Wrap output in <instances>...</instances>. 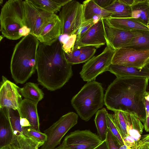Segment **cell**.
<instances>
[{
	"label": "cell",
	"instance_id": "obj_1",
	"mask_svg": "<svg viewBox=\"0 0 149 149\" xmlns=\"http://www.w3.org/2000/svg\"><path fill=\"white\" fill-rule=\"evenodd\" d=\"M149 78L116 77L108 86L104 95V105L113 111L134 113L144 123L146 113L144 95Z\"/></svg>",
	"mask_w": 149,
	"mask_h": 149
},
{
	"label": "cell",
	"instance_id": "obj_2",
	"mask_svg": "<svg viewBox=\"0 0 149 149\" xmlns=\"http://www.w3.org/2000/svg\"><path fill=\"white\" fill-rule=\"evenodd\" d=\"M37 80L48 90L62 88L73 75L72 65L67 62L58 39L49 45L40 43L36 58Z\"/></svg>",
	"mask_w": 149,
	"mask_h": 149
},
{
	"label": "cell",
	"instance_id": "obj_3",
	"mask_svg": "<svg viewBox=\"0 0 149 149\" xmlns=\"http://www.w3.org/2000/svg\"><path fill=\"white\" fill-rule=\"evenodd\" d=\"M40 42L29 34L15 45L10 62L12 77L17 84L25 83L36 70L37 51Z\"/></svg>",
	"mask_w": 149,
	"mask_h": 149
},
{
	"label": "cell",
	"instance_id": "obj_4",
	"mask_svg": "<svg viewBox=\"0 0 149 149\" xmlns=\"http://www.w3.org/2000/svg\"><path fill=\"white\" fill-rule=\"evenodd\" d=\"M0 31L6 38L15 40L29 34L25 26L23 1L9 0L3 6L0 15Z\"/></svg>",
	"mask_w": 149,
	"mask_h": 149
},
{
	"label": "cell",
	"instance_id": "obj_5",
	"mask_svg": "<svg viewBox=\"0 0 149 149\" xmlns=\"http://www.w3.org/2000/svg\"><path fill=\"white\" fill-rule=\"evenodd\" d=\"M104 90L102 84L95 80L87 82L71 100V104L78 116L87 121L104 103Z\"/></svg>",
	"mask_w": 149,
	"mask_h": 149
},
{
	"label": "cell",
	"instance_id": "obj_6",
	"mask_svg": "<svg viewBox=\"0 0 149 149\" xmlns=\"http://www.w3.org/2000/svg\"><path fill=\"white\" fill-rule=\"evenodd\" d=\"M58 16L61 22V35L76 34L85 22L83 5L78 1L70 0L62 8Z\"/></svg>",
	"mask_w": 149,
	"mask_h": 149
},
{
	"label": "cell",
	"instance_id": "obj_7",
	"mask_svg": "<svg viewBox=\"0 0 149 149\" xmlns=\"http://www.w3.org/2000/svg\"><path fill=\"white\" fill-rule=\"evenodd\" d=\"M78 115L70 112L63 115L50 127L44 131L47 139L40 149H54L60 144L63 137L77 123Z\"/></svg>",
	"mask_w": 149,
	"mask_h": 149
},
{
	"label": "cell",
	"instance_id": "obj_8",
	"mask_svg": "<svg viewBox=\"0 0 149 149\" xmlns=\"http://www.w3.org/2000/svg\"><path fill=\"white\" fill-rule=\"evenodd\" d=\"M106 45L101 53L93 56L83 66L80 74L84 81L95 80L98 76L108 71L111 64L115 50L107 42Z\"/></svg>",
	"mask_w": 149,
	"mask_h": 149
},
{
	"label": "cell",
	"instance_id": "obj_9",
	"mask_svg": "<svg viewBox=\"0 0 149 149\" xmlns=\"http://www.w3.org/2000/svg\"><path fill=\"white\" fill-rule=\"evenodd\" d=\"M6 109L13 134L11 144L15 149H38L41 146L40 143L30 135L26 127H22L18 110Z\"/></svg>",
	"mask_w": 149,
	"mask_h": 149
},
{
	"label": "cell",
	"instance_id": "obj_10",
	"mask_svg": "<svg viewBox=\"0 0 149 149\" xmlns=\"http://www.w3.org/2000/svg\"><path fill=\"white\" fill-rule=\"evenodd\" d=\"M24 22L29 34L37 38L46 24L56 14L39 8L28 0L23 1Z\"/></svg>",
	"mask_w": 149,
	"mask_h": 149
},
{
	"label": "cell",
	"instance_id": "obj_11",
	"mask_svg": "<svg viewBox=\"0 0 149 149\" xmlns=\"http://www.w3.org/2000/svg\"><path fill=\"white\" fill-rule=\"evenodd\" d=\"M102 141L89 130H77L66 136L56 149H94Z\"/></svg>",
	"mask_w": 149,
	"mask_h": 149
},
{
	"label": "cell",
	"instance_id": "obj_12",
	"mask_svg": "<svg viewBox=\"0 0 149 149\" xmlns=\"http://www.w3.org/2000/svg\"><path fill=\"white\" fill-rule=\"evenodd\" d=\"M149 61V50L123 47L115 50L111 64L142 69Z\"/></svg>",
	"mask_w": 149,
	"mask_h": 149
},
{
	"label": "cell",
	"instance_id": "obj_13",
	"mask_svg": "<svg viewBox=\"0 0 149 149\" xmlns=\"http://www.w3.org/2000/svg\"><path fill=\"white\" fill-rule=\"evenodd\" d=\"M0 88V109L8 108L18 110L22 100L20 88L2 76Z\"/></svg>",
	"mask_w": 149,
	"mask_h": 149
},
{
	"label": "cell",
	"instance_id": "obj_14",
	"mask_svg": "<svg viewBox=\"0 0 149 149\" xmlns=\"http://www.w3.org/2000/svg\"><path fill=\"white\" fill-rule=\"evenodd\" d=\"M106 43L104 19L101 18L91 27L80 40L75 42L74 49L89 46L97 49Z\"/></svg>",
	"mask_w": 149,
	"mask_h": 149
},
{
	"label": "cell",
	"instance_id": "obj_15",
	"mask_svg": "<svg viewBox=\"0 0 149 149\" xmlns=\"http://www.w3.org/2000/svg\"><path fill=\"white\" fill-rule=\"evenodd\" d=\"M104 24L106 42L115 50L125 47L133 38L141 34L139 30H125L109 26L104 22Z\"/></svg>",
	"mask_w": 149,
	"mask_h": 149
},
{
	"label": "cell",
	"instance_id": "obj_16",
	"mask_svg": "<svg viewBox=\"0 0 149 149\" xmlns=\"http://www.w3.org/2000/svg\"><path fill=\"white\" fill-rule=\"evenodd\" d=\"M124 112L127 134L123 139L124 144L132 148L141 140L144 126L139 118L134 113L127 111H124Z\"/></svg>",
	"mask_w": 149,
	"mask_h": 149
},
{
	"label": "cell",
	"instance_id": "obj_17",
	"mask_svg": "<svg viewBox=\"0 0 149 149\" xmlns=\"http://www.w3.org/2000/svg\"><path fill=\"white\" fill-rule=\"evenodd\" d=\"M61 29V21L56 15L46 24L37 38L40 43L51 45L59 39Z\"/></svg>",
	"mask_w": 149,
	"mask_h": 149
},
{
	"label": "cell",
	"instance_id": "obj_18",
	"mask_svg": "<svg viewBox=\"0 0 149 149\" xmlns=\"http://www.w3.org/2000/svg\"><path fill=\"white\" fill-rule=\"evenodd\" d=\"M37 104L24 99L20 103L18 111L20 117L26 118L29 121L31 125L30 127L40 132Z\"/></svg>",
	"mask_w": 149,
	"mask_h": 149
},
{
	"label": "cell",
	"instance_id": "obj_19",
	"mask_svg": "<svg viewBox=\"0 0 149 149\" xmlns=\"http://www.w3.org/2000/svg\"><path fill=\"white\" fill-rule=\"evenodd\" d=\"M104 19L106 24L112 27L129 31H149V26H146L133 18H116L110 17Z\"/></svg>",
	"mask_w": 149,
	"mask_h": 149
},
{
	"label": "cell",
	"instance_id": "obj_20",
	"mask_svg": "<svg viewBox=\"0 0 149 149\" xmlns=\"http://www.w3.org/2000/svg\"><path fill=\"white\" fill-rule=\"evenodd\" d=\"M116 77L149 78V71L145 67L142 69L111 64L108 71Z\"/></svg>",
	"mask_w": 149,
	"mask_h": 149
},
{
	"label": "cell",
	"instance_id": "obj_21",
	"mask_svg": "<svg viewBox=\"0 0 149 149\" xmlns=\"http://www.w3.org/2000/svg\"><path fill=\"white\" fill-rule=\"evenodd\" d=\"M13 138V132L6 109H0V148L10 144Z\"/></svg>",
	"mask_w": 149,
	"mask_h": 149
},
{
	"label": "cell",
	"instance_id": "obj_22",
	"mask_svg": "<svg viewBox=\"0 0 149 149\" xmlns=\"http://www.w3.org/2000/svg\"><path fill=\"white\" fill-rule=\"evenodd\" d=\"M85 21L93 19L103 18L111 17L112 13L99 6L94 0H86L83 2Z\"/></svg>",
	"mask_w": 149,
	"mask_h": 149
},
{
	"label": "cell",
	"instance_id": "obj_23",
	"mask_svg": "<svg viewBox=\"0 0 149 149\" xmlns=\"http://www.w3.org/2000/svg\"><path fill=\"white\" fill-rule=\"evenodd\" d=\"M131 7L132 18L149 26V0H135Z\"/></svg>",
	"mask_w": 149,
	"mask_h": 149
},
{
	"label": "cell",
	"instance_id": "obj_24",
	"mask_svg": "<svg viewBox=\"0 0 149 149\" xmlns=\"http://www.w3.org/2000/svg\"><path fill=\"white\" fill-rule=\"evenodd\" d=\"M36 7L49 13L56 14L70 0H28Z\"/></svg>",
	"mask_w": 149,
	"mask_h": 149
},
{
	"label": "cell",
	"instance_id": "obj_25",
	"mask_svg": "<svg viewBox=\"0 0 149 149\" xmlns=\"http://www.w3.org/2000/svg\"><path fill=\"white\" fill-rule=\"evenodd\" d=\"M19 92L24 99L38 104L44 96L43 92L38 87V84L31 82L26 83Z\"/></svg>",
	"mask_w": 149,
	"mask_h": 149
},
{
	"label": "cell",
	"instance_id": "obj_26",
	"mask_svg": "<svg viewBox=\"0 0 149 149\" xmlns=\"http://www.w3.org/2000/svg\"><path fill=\"white\" fill-rule=\"evenodd\" d=\"M112 13L111 17L116 18H132L131 6L120 0H115L113 3L104 8Z\"/></svg>",
	"mask_w": 149,
	"mask_h": 149
},
{
	"label": "cell",
	"instance_id": "obj_27",
	"mask_svg": "<svg viewBox=\"0 0 149 149\" xmlns=\"http://www.w3.org/2000/svg\"><path fill=\"white\" fill-rule=\"evenodd\" d=\"M107 113L104 108L98 110L96 113L94 120L98 135L102 141L106 139L108 129L106 117Z\"/></svg>",
	"mask_w": 149,
	"mask_h": 149
},
{
	"label": "cell",
	"instance_id": "obj_28",
	"mask_svg": "<svg viewBox=\"0 0 149 149\" xmlns=\"http://www.w3.org/2000/svg\"><path fill=\"white\" fill-rule=\"evenodd\" d=\"M141 34L134 38L125 47L138 51L149 50V31L139 30Z\"/></svg>",
	"mask_w": 149,
	"mask_h": 149
},
{
	"label": "cell",
	"instance_id": "obj_29",
	"mask_svg": "<svg viewBox=\"0 0 149 149\" xmlns=\"http://www.w3.org/2000/svg\"><path fill=\"white\" fill-rule=\"evenodd\" d=\"M113 112L114 122L123 139L127 134L126 122L124 111H116Z\"/></svg>",
	"mask_w": 149,
	"mask_h": 149
},
{
	"label": "cell",
	"instance_id": "obj_30",
	"mask_svg": "<svg viewBox=\"0 0 149 149\" xmlns=\"http://www.w3.org/2000/svg\"><path fill=\"white\" fill-rule=\"evenodd\" d=\"M106 117L108 129L120 145L124 144L123 139L114 122L113 114L107 113Z\"/></svg>",
	"mask_w": 149,
	"mask_h": 149
},
{
	"label": "cell",
	"instance_id": "obj_31",
	"mask_svg": "<svg viewBox=\"0 0 149 149\" xmlns=\"http://www.w3.org/2000/svg\"><path fill=\"white\" fill-rule=\"evenodd\" d=\"M96 51V49L91 47L88 50L83 53L77 57L67 60L70 64L72 65L86 62L92 58Z\"/></svg>",
	"mask_w": 149,
	"mask_h": 149
},
{
	"label": "cell",
	"instance_id": "obj_32",
	"mask_svg": "<svg viewBox=\"0 0 149 149\" xmlns=\"http://www.w3.org/2000/svg\"><path fill=\"white\" fill-rule=\"evenodd\" d=\"M100 19L95 18L85 21L76 34L77 38L75 42L80 40L91 27L97 22Z\"/></svg>",
	"mask_w": 149,
	"mask_h": 149
},
{
	"label": "cell",
	"instance_id": "obj_33",
	"mask_svg": "<svg viewBox=\"0 0 149 149\" xmlns=\"http://www.w3.org/2000/svg\"><path fill=\"white\" fill-rule=\"evenodd\" d=\"M26 129L30 135L40 143L41 146L46 141L47 136L44 133L38 131L30 127H26Z\"/></svg>",
	"mask_w": 149,
	"mask_h": 149
},
{
	"label": "cell",
	"instance_id": "obj_34",
	"mask_svg": "<svg viewBox=\"0 0 149 149\" xmlns=\"http://www.w3.org/2000/svg\"><path fill=\"white\" fill-rule=\"evenodd\" d=\"M68 37L65 42L62 43L63 49L65 54L70 53L74 50L77 35L74 34Z\"/></svg>",
	"mask_w": 149,
	"mask_h": 149
},
{
	"label": "cell",
	"instance_id": "obj_35",
	"mask_svg": "<svg viewBox=\"0 0 149 149\" xmlns=\"http://www.w3.org/2000/svg\"><path fill=\"white\" fill-rule=\"evenodd\" d=\"M106 139L108 149H119L121 146L109 129L107 132Z\"/></svg>",
	"mask_w": 149,
	"mask_h": 149
},
{
	"label": "cell",
	"instance_id": "obj_36",
	"mask_svg": "<svg viewBox=\"0 0 149 149\" xmlns=\"http://www.w3.org/2000/svg\"><path fill=\"white\" fill-rule=\"evenodd\" d=\"M91 47H83L79 48L74 49L69 54H65L67 61L77 57L89 49Z\"/></svg>",
	"mask_w": 149,
	"mask_h": 149
},
{
	"label": "cell",
	"instance_id": "obj_37",
	"mask_svg": "<svg viewBox=\"0 0 149 149\" xmlns=\"http://www.w3.org/2000/svg\"><path fill=\"white\" fill-rule=\"evenodd\" d=\"M101 8H104L112 4L115 0H94Z\"/></svg>",
	"mask_w": 149,
	"mask_h": 149
},
{
	"label": "cell",
	"instance_id": "obj_38",
	"mask_svg": "<svg viewBox=\"0 0 149 149\" xmlns=\"http://www.w3.org/2000/svg\"><path fill=\"white\" fill-rule=\"evenodd\" d=\"M20 123L22 127H31V125L29 122L26 118L20 117Z\"/></svg>",
	"mask_w": 149,
	"mask_h": 149
},
{
	"label": "cell",
	"instance_id": "obj_39",
	"mask_svg": "<svg viewBox=\"0 0 149 149\" xmlns=\"http://www.w3.org/2000/svg\"><path fill=\"white\" fill-rule=\"evenodd\" d=\"M132 148V149H148L145 143H141L139 142Z\"/></svg>",
	"mask_w": 149,
	"mask_h": 149
},
{
	"label": "cell",
	"instance_id": "obj_40",
	"mask_svg": "<svg viewBox=\"0 0 149 149\" xmlns=\"http://www.w3.org/2000/svg\"><path fill=\"white\" fill-rule=\"evenodd\" d=\"M94 149H108L106 139L102 141L100 144Z\"/></svg>",
	"mask_w": 149,
	"mask_h": 149
},
{
	"label": "cell",
	"instance_id": "obj_41",
	"mask_svg": "<svg viewBox=\"0 0 149 149\" xmlns=\"http://www.w3.org/2000/svg\"><path fill=\"white\" fill-rule=\"evenodd\" d=\"M139 142L141 143H149V134L144 135L141 136V139Z\"/></svg>",
	"mask_w": 149,
	"mask_h": 149
},
{
	"label": "cell",
	"instance_id": "obj_42",
	"mask_svg": "<svg viewBox=\"0 0 149 149\" xmlns=\"http://www.w3.org/2000/svg\"><path fill=\"white\" fill-rule=\"evenodd\" d=\"M121 2L125 4L131 6L134 3L135 0H120Z\"/></svg>",
	"mask_w": 149,
	"mask_h": 149
},
{
	"label": "cell",
	"instance_id": "obj_43",
	"mask_svg": "<svg viewBox=\"0 0 149 149\" xmlns=\"http://www.w3.org/2000/svg\"><path fill=\"white\" fill-rule=\"evenodd\" d=\"M0 149H15V148L13 146L10 144L8 145L0 148Z\"/></svg>",
	"mask_w": 149,
	"mask_h": 149
},
{
	"label": "cell",
	"instance_id": "obj_44",
	"mask_svg": "<svg viewBox=\"0 0 149 149\" xmlns=\"http://www.w3.org/2000/svg\"><path fill=\"white\" fill-rule=\"evenodd\" d=\"M119 149H132L131 147H130L125 144H124L121 146Z\"/></svg>",
	"mask_w": 149,
	"mask_h": 149
},
{
	"label": "cell",
	"instance_id": "obj_45",
	"mask_svg": "<svg viewBox=\"0 0 149 149\" xmlns=\"http://www.w3.org/2000/svg\"><path fill=\"white\" fill-rule=\"evenodd\" d=\"M149 71V61L145 66Z\"/></svg>",
	"mask_w": 149,
	"mask_h": 149
},
{
	"label": "cell",
	"instance_id": "obj_46",
	"mask_svg": "<svg viewBox=\"0 0 149 149\" xmlns=\"http://www.w3.org/2000/svg\"><path fill=\"white\" fill-rule=\"evenodd\" d=\"M145 143L146 146L148 147V149H149V143Z\"/></svg>",
	"mask_w": 149,
	"mask_h": 149
},
{
	"label": "cell",
	"instance_id": "obj_47",
	"mask_svg": "<svg viewBox=\"0 0 149 149\" xmlns=\"http://www.w3.org/2000/svg\"><path fill=\"white\" fill-rule=\"evenodd\" d=\"M3 37H4L3 36H0V41L3 38Z\"/></svg>",
	"mask_w": 149,
	"mask_h": 149
},
{
	"label": "cell",
	"instance_id": "obj_48",
	"mask_svg": "<svg viewBox=\"0 0 149 149\" xmlns=\"http://www.w3.org/2000/svg\"><path fill=\"white\" fill-rule=\"evenodd\" d=\"M54 149H56V148H55Z\"/></svg>",
	"mask_w": 149,
	"mask_h": 149
}]
</instances>
